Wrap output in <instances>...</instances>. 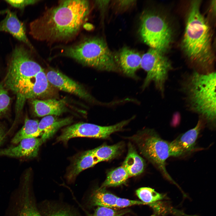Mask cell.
I'll use <instances>...</instances> for the list:
<instances>
[{
  "label": "cell",
  "mask_w": 216,
  "mask_h": 216,
  "mask_svg": "<svg viewBox=\"0 0 216 216\" xmlns=\"http://www.w3.org/2000/svg\"><path fill=\"white\" fill-rule=\"evenodd\" d=\"M32 50L16 45L8 56L5 86L16 95V111L20 114L26 100L49 96L52 91L46 73L33 58Z\"/></svg>",
  "instance_id": "cell-1"
},
{
  "label": "cell",
  "mask_w": 216,
  "mask_h": 216,
  "mask_svg": "<svg viewBox=\"0 0 216 216\" xmlns=\"http://www.w3.org/2000/svg\"><path fill=\"white\" fill-rule=\"evenodd\" d=\"M90 7L88 0L60 1L30 23L29 34L39 41H69L79 32L89 14Z\"/></svg>",
  "instance_id": "cell-2"
},
{
  "label": "cell",
  "mask_w": 216,
  "mask_h": 216,
  "mask_svg": "<svg viewBox=\"0 0 216 216\" xmlns=\"http://www.w3.org/2000/svg\"><path fill=\"white\" fill-rule=\"evenodd\" d=\"M200 4L199 0L190 3L182 46L189 59L207 73L210 72L208 69L213 64L214 57L210 27L201 12Z\"/></svg>",
  "instance_id": "cell-3"
},
{
  "label": "cell",
  "mask_w": 216,
  "mask_h": 216,
  "mask_svg": "<svg viewBox=\"0 0 216 216\" xmlns=\"http://www.w3.org/2000/svg\"><path fill=\"white\" fill-rule=\"evenodd\" d=\"M190 110L200 115L212 128L216 124V73L196 71L189 75L182 84Z\"/></svg>",
  "instance_id": "cell-4"
},
{
  "label": "cell",
  "mask_w": 216,
  "mask_h": 216,
  "mask_svg": "<svg viewBox=\"0 0 216 216\" xmlns=\"http://www.w3.org/2000/svg\"><path fill=\"white\" fill-rule=\"evenodd\" d=\"M62 54L84 65L99 70L110 71L118 70L114 56L101 38L85 39L65 48Z\"/></svg>",
  "instance_id": "cell-5"
},
{
  "label": "cell",
  "mask_w": 216,
  "mask_h": 216,
  "mask_svg": "<svg viewBox=\"0 0 216 216\" xmlns=\"http://www.w3.org/2000/svg\"><path fill=\"white\" fill-rule=\"evenodd\" d=\"M139 34L144 43L150 47L163 52L171 42L172 29L163 15L153 12H146L140 20Z\"/></svg>",
  "instance_id": "cell-6"
},
{
  "label": "cell",
  "mask_w": 216,
  "mask_h": 216,
  "mask_svg": "<svg viewBox=\"0 0 216 216\" xmlns=\"http://www.w3.org/2000/svg\"><path fill=\"white\" fill-rule=\"evenodd\" d=\"M141 153L154 165L167 179L177 184L167 171L166 160L170 156L169 143L153 130H146L133 137Z\"/></svg>",
  "instance_id": "cell-7"
},
{
  "label": "cell",
  "mask_w": 216,
  "mask_h": 216,
  "mask_svg": "<svg viewBox=\"0 0 216 216\" xmlns=\"http://www.w3.org/2000/svg\"><path fill=\"white\" fill-rule=\"evenodd\" d=\"M140 67L146 72L142 89L153 82L156 88L164 95L165 84L169 72L172 69L171 63L164 52L150 48L142 55Z\"/></svg>",
  "instance_id": "cell-8"
},
{
  "label": "cell",
  "mask_w": 216,
  "mask_h": 216,
  "mask_svg": "<svg viewBox=\"0 0 216 216\" xmlns=\"http://www.w3.org/2000/svg\"><path fill=\"white\" fill-rule=\"evenodd\" d=\"M134 118L132 117L109 126H103L91 123H78L64 128L57 139L58 141L66 142L71 138L76 137L106 139L112 133L122 130Z\"/></svg>",
  "instance_id": "cell-9"
},
{
  "label": "cell",
  "mask_w": 216,
  "mask_h": 216,
  "mask_svg": "<svg viewBox=\"0 0 216 216\" xmlns=\"http://www.w3.org/2000/svg\"><path fill=\"white\" fill-rule=\"evenodd\" d=\"M205 122L200 118L196 126L180 135L169 143L170 156L179 157L187 155L195 148L196 142Z\"/></svg>",
  "instance_id": "cell-10"
},
{
  "label": "cell",
  "mask_w": 216,
  "mask_h": 216,
  "mask_svg": "<svg viewBox=\"0 0 216 216\" xmlns=\"http://www.w3.org/2000/svg\"><path fill=\"white\" fill-rule=\"evenodd\" d=\"M46 74L48 81L52 86L84 99L91 101L93 100L83 86L59 71L51 70Z\"/></svg>",
  "instance_id": "cell-11"
},
{
  "label": "cell",
  "mask_w": 216,
  "mask_h": 216,
  "mask_svg": "<svg viewBox=\"0 0 216 216\" xmlns=\"http://www.w3.org/2000/svg\"><path fill=\"white\" fill-rule=\"evenodd\" d=\"M5 14V17L0 22V32L9 33L21 43L33 50L27 36L25 26L18 18L16 12L7 9Z\"/></svg>",
  "instance_id": "cell-12"
},
{
  "label": "cell",
  "mask_w": 216,
  "mask_h": 216,
  "mask_svg": "<svg viewBox=\"0 0 216 216\" xmlns=\"http://www.w3.org/2000/svg\"><path fill=\"white\" fill-rule=\"evenodd\" d=\"M142 55L137 51L124 47L114 56L117 65L129 77L136 79V73L140 67Z\"/></svg>",
  "instance_id": "cell-13"
},
{
  "label": "cell",
  "mask_w": 216,
  "mask_h": 216,
  "mask_svg": "<svg viewBox=\"0 0 216 216\" xmlns=\"http://www.w3.org/2000/svg\"><path fill=\"white\" fill-rule=\"evenodd\" d=\"M17 146L0 150V155L32 158L38 154L39 148L43 143L41 138H32L22 140Z\"/></svg>",
  "instance_id": "cell-14"
},
{
  "label": "cell",
  "mask_w": 216,
  "mask_h": 216,
  "mask_svg": "<svg viewBox=\"0 0 216 216\" xmlns=\"http://www.w3.org/2000/svg\"><path fill=\"white\" fill-rule=\"evenodd\" d=\"M32 104L36 116H58L66 110V102L64 99H50L45 100L33 99Z\"/></svg>",
  "instance_id": "cell-15"
},
{
  "label": "cell",
  "mask_w": 216,
  "mask_h": 216,
  "mask_svg": "<svg viewBox=\"0 0 216 216\" xmlns=\"http://www.w3.org/2000/svg\"><path fill=\"white\" fill-rule=\"evenodd\" d=\"M25 178L21 190L17 216H42L31 195L29 185V176H26Z\"/></svg>",
  "instance_id": "cell-16"
},
{
  "label": "cell",
  "mask_w": 216,
  "mask_h": 216,
  "mask_svg": "<svg viewBox=\"0 0 216 216\" xmlns=\"http://www.w3.org/2000/svg\"><path fill=\"white\" fill-rule=\"evenodd\" d=\"M72 118H59L54 116H47L39 122L38 128L41 133V139L43 142L49 139L62 127L71 123Z\"/></svg>",
  "instance_id": "cell-17"
},
{
  "label": "cell",
  "mask_w": 216,
  "mask_h": 216,
  "mask_svg": "<svg viewBox=\"0 0 216 216\" xmlns=\"http://www.w3.org/2000/svg\"><path fill=\"white\" fill-rule=\"evenodd\" d=\"M38 209L42 216H81L71 206L56 202L44 201Z\"/></svg>",
  "instance_id": "cell-18"
},
{
  "label": "cell",
  "mask_w": 216,
  "mask_h": 216,
  "mask_svg": "<svg viewBox=\"0 0 216 216\" xmlns=\"http://www.w3.org/2000/svg\"><path fill=\"white\" fill-rule=\"evenodd\" d=\"M122 166L129 177L139 175L144 170L145 164L144 160L138 154L130 143L128 144V154Z\"/></svg>",
  "instance_id": "cell-19"
},
{
  "label": "cell",
  "mask_w": 216,
  "mask_h": 216,
  "mask_svg": "<svg viewBox=\"0 0 216 216\" xmlns=\"http://www.w3.org/2000/svg\"><path fill=\"white\" fill-rule=\"evenodd\" d=\"M105 188L100 187L93 190L88 199V202L90 206L116 207L118 197L108 191Z\"/></svg>",
  "instance_id": "cell-20"
},
{
  "label": "cell",
  "mask_w": 216,
  "mask_h": 216,
  "mask_svg": "<svg viewBox=\"0 0 216 216\" xmlns=\"http://www.w3.org/2000/svg\"><path fill=\"white\" fill-rule=\"evenodd\" d=\"M92 150L82 153L75 161L67 174V178L71 181L83 170L92 167L99 163Z\"/></svg>",
  "instance_id": "cell-21"
},
{
  "label": "cell",
  "mask_w": 216,
  "mask_h": 216,
  "mask_svg": "<svg viewBox=\"0 0 216 216\" xmlns=\"http://www.w3.org/2000/svg\"><path fill=\"white\" fill-rule=\"evenodd\" d=\"M39 122L38 120L26 118L23 126L12 139L11 142L16 144L23 139L41 136L38 128Z\"/></svg>",
  "instance_id": "cell-22"
},
{
  "label": "cell",
  "mask_w": 216,
  "mask_h": 216,
  "mask_svg": "<svg viewBox=\"0 0 216 216\" xmlns=\"http://www.w3.org/2000/svg\"><path fill=\"white\" fill-rule=\"evenodd\" d=\"M122 147L123 144L120 142L112 146L103 145L92 150V151L99 162L115 157L120 154Z\"/></svg>",
  "instance_id": "cell-23"
},
{
  "label": "cell",
  "mask_w": 216,
  "mask_h": 216,
  "mask_svg": "<svg viewBox=\"0 0 216 216\" xmlns=\"http://www.w3.org/2000/svg\"><path fill=\"white\" fill-rule=\"evenodd\" d=\"M129 177L128 173L122 166L110 171L100 187H116L124 183Z\"/></svg>",
  "instance_id": "cell-24"
},
{
  "label": "cell",
  "mask_w": 216,
  "mask_h": 216,
  "mask_svg": "<svg viewBox=\"0 0 216 216\" xmlns=\"http://www.w3.org/2000/svg\"><path fill=\"white\" fill-rule=\"evenodd\" d=\"M136 194L141 201L146 205L161 200L165 198V196L159 193L150 188L142 187L137 189Z\"/></svg>",
  "instance_id": "cell-25"
},
{
  "label": "cell",
  "mask_w": 216,
  "mask_h": 216,
  "mask_svg": "<svg viewBox=\"0 0 216 216\" xmlns=\"http://www.w3.org/2000/svg\"><path fill=\"white\" fill-rule=\"evenodd\" d=\"M84 211L88 216H122L129 212L128 210H117L112 208L101 206H98L92 214Z\"/></svg>",
  "instance_id": "cell-26"
},
{
  "label": "cell",
  "mask_w": 216,
  "mask_h": 216,
  "mask_svg": "<svg viewBox=\"0 0 216 216\" xmlns=\"http://www.w3.org/2000/svg\"><path fill=\"white\" fill-rule=\"evenodd\" d=\"M148 206L153 209L155 214L159 216H164L172 212L180 215L184 214L182 212L167 206L161 200L150 204Z\"/></svg>",
  "instance_id": "cell-27"
},
{
  "label": "cell",
  "mask_w": 216,
  "mask_h": 216,
  "mask_svg": "<svg viewBox=\"0 0 216 216\" xmlns=\"http://www.w3.org/2000/svg\"><path fill=\"white\" fill-rule=\"evenodd\" d=\"M10 102V98L8 91L2 84H0V116L8 110Z\"/></svg>",
  "instance_id": "cell-28"
},
{
  "label": "cell",
  "mask_w": 216,
  "mask_h": 216,
  "mask_svg": "<svg viewBox=\"0 0 216 216\" xmlns=\"http://www.w3.org/2000/svg\"><path fill=\"white\" fill-rule=\"evenodd\" d=\"M11 7L23 11L26 7L33 5L40 1L37 0H4Z\"/></svg>",
  "instance_id": "cell-29"
},
{
  "label": "cell",
  "mask_w": 216,
  "mask_h": 216,
  "mask_svg": "<svg viewBox=\"0 0 216 216\" xmlns=\"http://www.w3.org/2000/svg\"><path fill=\"white\" fill-rule=\"evenodd\" d=\"M135 205L146 204L141 201L130 200L118 197L116 202V207L124 208Z\"/></svg>",
  "instance_id": "cell-30"
},
{
  "label": "cell",
  "mask_w": 216,
  "mask_h": 216,
  "mask_svg": "<svg viewBox=\"0 0 216 216\" xmlns=\"http://www.w3.org/2000/svg\"><path fill=\"white\" fill-rule=\"evenodd\" d=\"M119 7L122 8H125L132 4L135 2L132 0H121L117 1Z\"/></svg>",
  "instance_id": "cell-31"
},
{
  "label": "cell",
  "mask_w": 216,
  "mask_h": 216,
  "mask_svg": "<svg viewBox=\"0 0 216 216\" xmlns=\"http://www.w3.org/2000/svg\"><path fill=\"white\" fill-rule=\"evenodd\" d=\"M5 136L4 130L0 124V145L2 143L3 141Z\"/></svg>",
  "instance_id": "cell-32"
},
{
  "label": "cell",
  "mask_w": 216,
  "mask_h": 216,
  "mask_svg": "<svg viewBox=\"0 0 216 216\" xmlns=\"http://www.w3.org/2000/svg\"><path fill=\"white\" fill-rule=\"evenodd\" d=\"M158 216V215H157V214H153V215H151V216Z\"/></svg>",
  "instance_id": "cell-33"
}]
</instances>
